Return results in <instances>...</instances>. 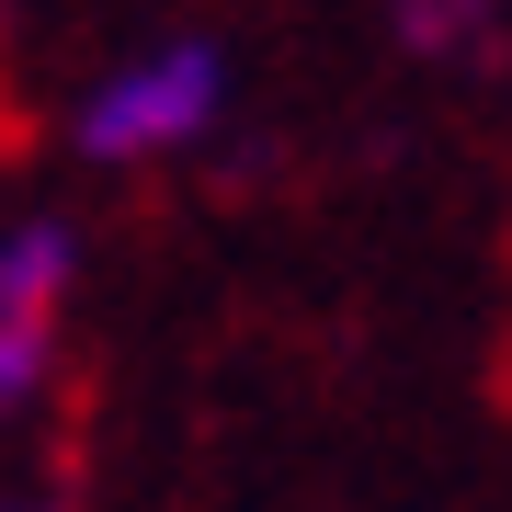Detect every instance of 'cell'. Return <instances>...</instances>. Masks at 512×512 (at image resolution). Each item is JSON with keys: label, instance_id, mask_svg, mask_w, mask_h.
<instances>
[{"label": "cell", "instance_id": "6da1fadb", "mask_svg": "<svg viewBox=\"0 0 512 512\" xmlns=\"http://www.w3.org/2000/svg\"><path fill=\"white\" fill-rule=\"evenodd\" d=\"M217 92H228L217 46H160V57H137V69H114L92 92L80 148H92V160H160V148L217 126Z\"/></svg>", "mask_w": 512, "mask_h": 512}, {"label": "cell", "instance_id": "3957f363", "mask_svg": "<svg viewBox=\"0 0 512 512\" xmlns=\"http://www.w3.org/2000/svg\"><path fill=\"white\" fill-rule=\"evenodd\" d=\"M46 365H57V319H46V308H0V421L35 410Z\"/></svg>", "mask_w": 512, "mask_h": 512}, {"label": "cell", "instance_id": "277c9868", "mask_svg": "<svg viewBox=\"0 0 512 512\" xmlns=\"http://www.w3.org/2000/svg\"><path fill=\"white\" fill-rule=\"evenodd\" d=\"M399 46H421V57L490 46V0H399Z\"/></svg>", "mask_w": 512, "mask_h": 512}, {"label": "cell", "instance_id": "7a4b0ae2", "mask_svg": "<svg viewBox=\"0 0 512 512\" xmlns=\"http://www.w3.org/2000/svg\"><path fill=\"white\" fill-rule=\"evenodd\" d=\"M69 228H12L0 239V308H46L57 319V285H69Z\"/></svg>", "mask_w": 512, "mask_h": 512}]
</instances>
